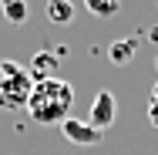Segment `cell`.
Here are the masks:
<instances>
[{
    "label": "cell",
    "instance_id": "obj_2",
    "mask_svg": "<svg viewBox=\"0 0 158 155\" xmlns=\"http://www.w3.org/2000/svg\"><path fill=\"white\" fill-rule=\"evenodd\" d=\"M31 91H34L31 67L17 61H0V108H10V111L27 108Z\"/></svg>",
    "mask_w": 158,
    "mask_h": 155
},
{
    "label": "cell",
    "instance_id": "obj_7",
    "mask_svg": "<svg viewBox=\"0 0 158 155\" xmlns=\"http://www.w3.org/2000/svg\"><path fill=\"white\" fill-rule=\"evenodd\" d=\"M0 10H3V20H7V24H24V20H27V14H31L27 0H3V3H0Z\"/></svg>",
    "mask_w": 158,
    "mask_h": 155
},
{
    "label": "cell",
    "instance_id": "obj_3",
    "mask_svg": "<svg viewBox=\"0 0 158 155\" xmlns=\"http://www.w3.org/2000/svg\"><path fill=\"white\" fill-rule=\"evenodd\" d=\"M118 118V101H114V94L111 91H98L94 101H91V115H88V125L98 128V131H104V128H111Z\"/></svg>",
    "mask_w": 158,
    "mask_h": 155
},
{
    "label": "cell",
    "instance_id": "obj_1",
    "mask_svg": "<svg viewBox=\"0 0 158 155\" xmlns=\"http://www.w3.org/2000/svg\"><path fill=\"white\" fill-rule=\"evenodd\" d=\"M71 105H74V88L64 78H37L27 111L37 125H61L71 118Z\"/></svg>",
    "mask_w": 158,
    "mask_h": 155
},
{
    "label": "cell",
    "instance_id": "obj_10",
    "mask_svg": "<svg viewBox=\"0 0 158 155\" xmlns=\"http://www.w3.org/2000/svg\"><path fill=\"white\" fill-rule=\"evenodd\" d=\"M148 122L158 128V94H152V101H148Z\"/></svg>",
    "mask_w": 158,
    "mask_h": 155
},
{
    "label": "cell",
    "instance_id": "obj_8",
    "mask_svg": "<svg viewBox=\"0 0 158 155\" xmlns=\"http://www.w3.org/2000/svg\"><path fill=\"white\" fill-rule=\"evenodd\" d=\"M54 71H57V58H54V54H44V51H40V54H34L31 74H37V78H57ZM37 78H34V81H37Z\"/></svg>",
    "mask_w": 158,
    "mask_h": 155
},
{
    "label": "cell",
    "instance_id": "obj_4",
    "mask_svg": "<svg viewBox=\"0 0 158 155\" xmlns=\"http://www.w3.org/2000/svg\"><path fill=\"white\" fill-rule=\"evenodd\" d=\"M61 131H64V138L74 142V145H98V142L104 138V131L91 128V125L81 122V118H67V122H61Z\"/></svg>",
    "mask_w": 158,
    "mask_h": 155
},
{
    "label": "cell",
    "instance_id": "obj_6",
    "mask_svg": "<svg viewBox=\"0 0 158 155\" xmlns=\"http://www.w3.org/2000/svg\"><path fill=\"white\" fill-rule=\"evenodd\" d=\"M47 20L51 24H71L74 20V3L71 0H47Z\"/></svg>",
    "mask_w": 158,
    "mask_h": 155
},
{
    "label": "cell",
    "instance_id": "obj_9",
    "mask_svg": "<svg viewBox=\"0 0 158 155\" xmlns=\"http://www.w3.org/2000/svg\"><path fill=\"white\" fill-rule=\"evenodd\" d=\"M84 7L94 14V17H114L121 10V0H84Z\"/></svg>",
    "mask_w": 158,
    "mask_h": 155
},
{
    "label": "cell",
    "instance_id": "obj_5",
    "mask_svg": "<svg viewBox=\"0 0 158 155\" xmlns=\"http://www.w3.org/2000/svg\"><path fill=\"white\" fill-rule=\"evenodd\" d=\"M135 51H138V41L135 37H121V41H111L108 58H111V64H128V61H135Z\"/></svg>",
    "mask_w": 158,
    "mask_h": 155
},
{
    "label": "cell",
    "instance_id": "obj_11",
    "mask_svg": "<svg viewBox=\"0 0 158 155\" xmlns=\"http://www.w3.org/2000/svg\"><path fill=\"white\" fill-rule=\"evenodd\" d=\"M0 3H3V0H0Z\"/></svg>",
    "mask_w": 158,
    "mask_h": 155
}]
</instances>
